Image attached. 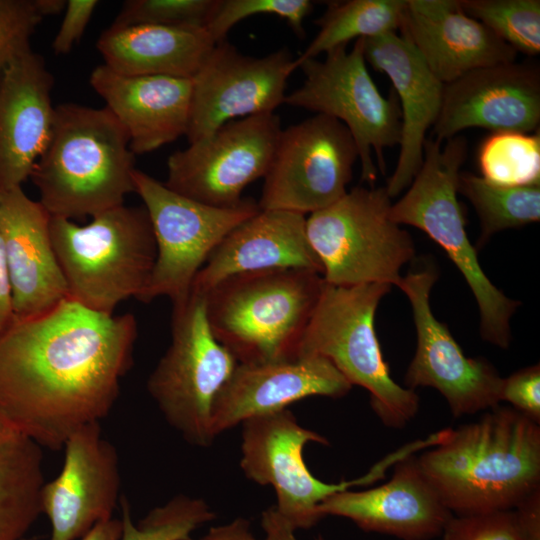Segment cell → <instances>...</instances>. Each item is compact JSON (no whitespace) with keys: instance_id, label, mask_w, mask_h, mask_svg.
Wrapping results in <instances>:
<instances>
[{"instance_id":"5","label":"cell","mask_w":540,"mask_h":540,"mask_svg":"<svg viewBox=\"0 0 540 540\" xmlns=\"http://www.w3.org/2000/svg\"><path fill=\"white\" fill-rule=\"evenodd\" d=\"M467 156V141L457 135L442 142L426 139L422 165L407 192L391 206L397 224L416 227L446 252L468 284L478 306L480 336L507 349L510 320L520 302L500 291L480 266L476 248L469 241L466 219L458 200V178Z\"/></svg>"},{"instance_id":"14","label":"cell","mask_w":540,"mask_h":540,"mask_svg":"<svg viewBox=\"0 0 540 540\" xmlns=\"http://www.w3.org/2000/svg\"><path fill=\"white\" fill-rule=\"evenodd\" d=\"M281 131L274 112L227 122L171 154L164 184L210 206H236L246 186L265 177Z\"/></svg>"},{"instance_id":"9","label":"cell","mask_w":540,"mask_h":540,"mask_svg":"<svg viewBox=\"0 0 540 540\" xmlns=\"http://www.w3.org/2000/svg\"><path fill=\"white\" fill-rule=\"evenodd\" d=\"M238 362L214 337L204 296L173 305L171 342L147 380L162 415L189 443L210 446L215 400Z\"/></svg>"},{"instance_id":"19","label":"cell","mask_w":540,"mask_h":540,"mask_svg":"<svg viewBox=\"0 0 540 540\" xmlns=\"http://www.w3.org/2000/svg\"><path fill=\"white\" fill-rule=\"evenodd\" d=\"M352 387L332 362L319 355L238 363L215 400L213 434L217 437L249 418L287 409L307 397L341 398Z\"/></svg>"},{"instance_id":"24","label":"cell","mask_w":540,"mask_h":540,"mask_svg":"<svg viewBox=\"0 0 540 540\" xmlns=\"http://www.w3.org/2000/svg\"><path fill=\"white\" fill-rule=\"evenodd\" d=\"M399 29L444 85L517 57L511 46L464 13L459 0H405Z\"/></svg>"},{"instance_id":"22","label":"cell","mask_w":540,"mask_h":540,"mask_svg":"<svg viewBox=\"0 0 540 540\" xmlns=\"http://www.w3.org/2000/svg\"><path fill=\"white\" fill-rule=\"evenodd\" d=\"M54 78L31 48L17 56L0 79V193L22 184L52 132Z\"/></svg>"},{"instance_id":"40","label":"cell","mask_w":540,"mask_h":540,"mask_svg":"<svg viewBox=\"0 0 540 540\" xmlns=\"http://www.w3.org/2000/svg\"><path fill=\"white\" fill-rule=\"evenodd\" d=\"M529 540H540V489L536 490L515 508Z\"/></svg>"},{"instance_id":"15","label":"cell","mask_w":540,"mask_h":540,"mask_svg":"<svg viewBox=\"0 0 540 540\" xmlns=\"http://www.w3.org/2000/svg\"><path fill=\"white\" fill-rule=\"evenodd\" d=\"M437 278L435 268L427 266L402 277L398 286L411 304L417 337L404 384L411 390L436 389L456 418L492 409L501 403L503 378L487 359L465 356L446 324L434 316L430 293Z\"/></svg>"},{"instance_id":"17","label":"cell","mask_w":540,"mask_h":540,"mask_svg":"<svg viewBox=\"0 0 540 540\" xmlns=\"http://www.w3.org/2000/svg\"><path fill=\"white\" fill-rule=\"evenodd\" d=\"M63 449L60 473L41 488V513L50 522V540H80L112 518L120 499L119 457L100 422L73 432Z\"/></svg>"},{"instance_id":"21","label":"cell","mask_w":540,"mask_h":540,"mask_svg":"<svg viewBox=\"0 0 540 540\" xmlns=\"http://www.w3.org/2000/svg\"><path fill=\"white\" fill-rule=\"evenodd\" d=\"M51 215L22 187L0 193V236L14 319L44 314L68 296L50 234Z\"/></svg>"},{"instance_id":"1","label":"cell","mask_w":540,"mask_h":540,"mask_svg":"<svg viewBox=\"0 0 540 540\" xmlns=\"http://www.w3.org/2000/svg\"><path fill=\"white\" fill-rule=\"evenodd\" d=\"M133 314H106L69 298L13 319L0 334V418L41 448H63L114 407L133 365Z\"/></svg>"},{"instance_id":"32","label":"cell","mask_w":540,"mask_h":540,"mask_svg":"<svg viewBox=\"0 0 540 540\" xmlns=\"http://www.w3.org/2000/svg\"><path fill=\"white\" fill-rule=\"evenodd\" d=\"M120 540H193L192 533L215 519L211 507L200 498L179 494L167 503L150 510L134 523L129 501L120 496Z\"/></svg>"},{"instance_id":"41","label":"cell","mask_w":540,"mask_h":540,"mask_svg":"<svg viewBox=\"0 0 540 540\" xmlns=\"http://www.w3.org/2000/svg\"><path fill=\"white\" fill-rule=\"evenodd\" d=\"M13 319L12 290L0 236V334L10 325Z\"/></svg>"},{"instance_id":"25","label":"cell","mask_w":540,"mask_h":540,"mask_svg":"<svg viewBox=\"0 0 540 540\" xmlns=\"http://www.w3.org/2000/svg\"><path fill=\"white\" fill-rule=\"evenodd\" d=\"M89 81L126 131L135 155L152 152L186 135L191 78L127 76L102 64L93 69Z\"/></svg>"},{"instance_id":"6","label":"cell","mask_w":540,"mask_h":540,"mask_svg":"<svg viewBox=\"0 0 540 540\" xmlns=\"http://www.w3.org/2000/svg\"><path fill=\"white\" fill-rule=\"evenodd\" d=\"M50 234L67 298L114 314L119 303L138 299L145 289L156 260L145 207L122 204L92 216L84 226L51 216Z\"/></svg>"},{"instance_id":"11","label":"cell","mask_w":540,"mask_h":540,"mask_svg":"<svg viewBox=\"0 0 540 540\" xmlns=\"http://www.w3.org/2000/svg\"><path fill=\"white\" fill-rule=\"evenodd\" d=\"M133 182L156 243L155 264L137 300L149 303L165 296L172 305L184 303L209 256L229 232L260 211L258 202L243 199L233 207L210 206L178 194L137 169Z\"/></svg>"},{"instance_id":"35","label":"cell","mask_w":540,"mask_h":540,"mask_svg":"<svg viewBox=\"0 0 540 540\" xmlns=\"http://www.w3.org/2000/svg\"><path fill=\"white\" fill-rule=\"evenodd\" d=\"M312 9L313 2L309 0H217L205 29L218 43L245 18L269 14L283 18L298 37H304L303 23Z\"/></svg>"},{"instance_id":"34","label":"cell","mask_w":540,"mask_h":540,"mask_svg":"<svg viewBox=\"0 0 540 540\" xmlns=\"http://www.w3.org/2000/svg\"><path fill=\"white\" fill-rule=\"evenodd\" d=\"M65 0H0V79L7 66L30 49L42 20L62 12Z\"/></svg>"},{"instance_id":"7","label":"cell","mask_w":540,"mask_h":540,"mask_svg":"<svg viewBox=\"0 0 540 540\" xmlns=\"http://www.w3.org/2000/svg\"><path fill=\"white\" fill-rule=\"evenodd\" d=\"M391 286L381 283L323 288L304 331L298 355L328 359L351 383L370 394V404L390 428L405 427L418 413L419 396L391 377L376 335L375 313Z\"/></svg>"},{"instance_id":"36","label":"cell","mask_w":540,"mask_h":540,"mask_svg":"<svg viewBox=\"0 0 540 540\" xmlns=\"http://www.w3.org/2000/svg\"><path fill=\"white\" fill-rule=\"evenodd\" d=\"M217 0H127L111 26H192L205 28Z\"/></svg>"},{"instance_id":"44","label":"cell","mask_w":540,"mask_h":540,"mask_svg":"<svg viewBox=\"0 0 540 540\" xmlns=\"http://www.w3.org/2000/svg\"><path fill=\"white\" fill-rule=\"evenodd\" d=\"M121 520L111 518L95 525L80 540H120Z\"/></svg>"},{"instance_id":"42","label":"cell","mask_w":540,"mask_h":540,"mask_svg":"<svg viewBox=\"0 0 540 540\" xmlns=\"http://www.w3.org/2000/svg\"><path fill=\"white\" fill-rule=\"evenodd\" d=\"M261 526L265 537L263 540H297L295 529L281 517L274 506L262 512ZM317 540H324L321 536Z\"/></svg>"},{"instance_id":"45","label":"cell","mask_w":540,"mask_h":540,"mask_svg":"<svg viewBox=\"0 0 540 540\" xmlns=\"http://www.w3.org/2000/svg\"><path fill=\"white\" fill-rule=\"evenodd\" d=\"M23 540H35V538H32V539L24 538Z\"/></svg>"},{"instance_id":"3","label":"cell","mask_w":540,"mask_h":540,"mask_svg":"<svg viewBox=\"0 0 540 540\" xmlns=\"http://www.w3.org/2000/svg\"><path fill=\"white\" fill-rule=\"evenodd\" d=\"M134 165L128 135L106 107L65 103L30 178L48 213L72 220L124 204Z\"/></svg>"},{"instance_id":"20","label":"cell","mask_w":540,"mask_h":540,"mask_svg":"<svg viewBox=\"0 0 540 540\" xmlns=\"http://www.w3.org/2000/svg\"><path fill=\"white\" fill-rule=\"evenodd\" d=\"M415 454L399 460L383 485L330 495L318 507L320 516L347 518L366 532L401 540L440 536L453 514L424 475Z\"/></svg>"},{"instance_id":"12","label":"cell","mask_w":540,"mask_h":540,"mask_svg":"<svg viewBox=\"0 0 540 540\" xmlns=\"http://www.w3.org/2000/svg\"><path fill=\"white\" fill-rule=\"evenodd\" d=\"M241 424L243 473L259 485L273 487L274 508L295 530L312 528L322 519L318 507L327 497L352 486L376 482L403 458V452L397 449L360 478L326 483L308 469L303 450L309 442L327 445L328 440L302 427L290 410L252 417Z\"/></svg>"},{"instance_id":"8","label":"cell","mask_w":540,"mask_h":540,"mask_svg":"<svg viewBox=\"0 0 540 540\" xmlns=\"http://www.w3.org/2000/svg\"><path fill=\"white\" fill-rule=\"evenodd\" d=\"M385 187H354L306 219L309 243L324 281L335 286H399L402 267L415 255L410 234L390 216Z\"/></svg>"},{"instance_id":"10","label":"cell","mask_w":540,"mask_h":540,"mask_svg":"<svg viewBox=\"0 0 540 540\" xmlns=\"http://www.w3.org/2000/svg\"><path fill=\"white\" fill-rule=\"evenodd\" d=\"M305 75L303 84L286 95L284 103L339 120L351 133L358 150L361 179L373 186L377 166L385 173L384 151L399 144L401 112L394 91L381 94L367 69L364 38L351 50L337 47L324 60H297Z\"/></svg>"},{"instance_id":"43","label":"cell","mask_w":540,"mask_h":540,"mask_svg":"<svg viewBox=\"0 0 540 540\" xmlns=\"http://www.w3.org/2000/svg\"><path fill=\"white\" fill-rule=\"evenodd\" d=\"M198 540H259L251 532L250 522L242 517L233 521L212 527ZM263 540V539H262Z\"/></svg>"},{"instance_id":"31","label":"cell","mask_w":540,"mask_h":540,"mask_svg":"<svg viewBox=\"0 0 540 540\" xmlns=\"http://www.w3.org/2000/svg\"><path fill=\"white\" fill-rule=\"evenodd\" d=\"M478 166L481 177L495 185H540L539 130L491 133L479 147Z\"/></svg>"},{"instance_id":"2","label":"cell","mask_w":540,"mask_h":540,"mask_svg":"<svg viewBox=\"0 0 540 540\" xmlns=\"http://www.w3.org/2000/svg\"><path fill=\"white\" fill-rule=\"evenodd\" d=\"M417 460L453 515L514 509L540 489V424L498 405Z\"/></svg>"},{"instance_id":"23","label":"cell","mask_w":540,"mask_h":540,"mask_svg":"<svg viewBox=\"0 0 540 540\" xmlns=\"http://www.w3.org/2000/svg\"><path fill=\"white\" fill-rule=\"evenodd\" d=\"M364 57L366 63L390 79L400 107V150L385 187L394 198L411 184L422 165L425 135L439 116L444 84L396 31L364 38Z\"/></svg>"},{"instance_id":"29","label":"cell","mask_w":540,"mask_h":540,"mask_svg":"<svg viewBox=\"0 0 540 540\" xmlns=\"http://www.w3.org/2000/svg\"><path fill=\"white\" fill-rule=\"evenodd\" d=\"M405 0H348L328 4L315 21L319 31L297 60L316 58L352 39L370 38L400 28Z\"/></svg>"},{"instance_id":"16","label":"cell","mask_w":540,"mask_h":540,"mask_svg":"<svg viewBox=\"0 0 540 540\" xmlns=\"http://www.w3.org/2000/svg\"><path fill=\"white\" fill-rule=\"evenodd\" d=\"M287 48L264 57L242 54L225 40L215 44L192 79L186 137L211 135L237 117L273 113L284 103L289 76L297 69Z\"/></svg>"},{"instance_id":"39","label":"cell","mask_w":540,"mask_h":540,"mask_svg":"<svg viewBox=\"0 0 540 540\" xmlns=\"http://www.w3.org/2000/svg\"><path fill=\"white\" fill-rule=\"evenodd\" d=\"M98 4L97 0L66 1L62 22L52 42L55 54L70 53L81 39Z\"/></svg>"},{"instance_id":"33","label":"cell","mask_w":540,"mask_h":540,"mask_svg":"<svg viewBox=\"0 0 540 540\" xmlns=\"http://www.w3.org/2000/svg\"><path fill=\"white\" fill-rule=\"evenodd\" d=\"M459 5L517 53H540L539 0H459Z\"/></svg>"},{"instance_id":"30","label":"cell","mask_w":540,"mask_h":540,"mask_svg":"<svg viewBox=\"0 0 540 540\" xmlns=\"http://www.w3.org/2000/svg\"><path fill=\"white\" fill-rule=\"evenodd\" d=\"M457 189L469 200L479 218L481 233L477 248L495 233L540 219V185L499 186L470 172H460Z\"/></svg>"},{"instance_id":"37","label":"cell","mask_w":540,"mask_h":540,"mask_svg":"<svg viewBox=\"0 0 540 540\" xmlns=\"http://www.w3.org/2000/svg\"><path fill=\"white\" fill-rule=\"evenodd\" d=\"M441 540H529L515 509L452 515Z\"/></svg>"},{"instance_id":"4","label":"cell","mask_w":540,"mask_h":540,"mask_svg":"<svg viewBox=\"0 0 540 540\" xmlns=\"http://www.w3.org/2000/svg\"><path fill=\"white\" fill-rule=\"evenodd\" d=\"M323 277L277 268L232 275L204 296L214 337L240 364L292 358L318 303Z\"/></svg>"},{"instance_id":"27","label":"cell","mask_w":540,"mask_h":540,"mask_svg":"<svg viewBox=\"0 0 540 540\" xmlns=\"http://www.w3.org/2000/svg\"><path fill=\"white\" fill-rule=\"evenodd\" d=\"M205 28L192 26H110L97 49L104 65L127 76L192 78L215 46Z\"/></svg>"},{"instance_id":"18","label":"cell","mask_w":540,"mask_h":540,"mask_svg":"<svg viewBox=\"0 0 540 540\" xmlns=\"http://www.w3.org/2000/svg\"><path fill=\"white\" fill-rule=\"evenodd\" d=\"M539 124V69L514 61L477 68L445 84L432 132L443 142L468 128L533 133Z\"/></svg>"},{"instance_id":"38","label":"cell","mask_w":540,"mask_h":540,"mask_svg":"<svg viewBox=\"0 0 540 540\" xmlns=\"http://www.w3.org/2000/svg\"><path fill=\"white\" fill-rule=\"evenodd\" d=\"M500 401L540 424V366L522 368L503 378Z\"/></svg>"},{"instance_id":"28","label":"cell","mask_w":540,"mask_h":540,"mask_svg":"<svg viewBox=\"0 0 540 540\" xmlns=\"http://www.w3.org/2000/svg\"><path fill=\"white\" fill-rule=\"evenodd\" d=\"M44 484L39 460L0 433V540H23L41 513Z\"/></svg>"},{"instance_id":"13","label":"cell","mask_w":540,"mask_h":540,"mask_svg":"<svg viewBox=\"0 0 540 540\" xmlns=\"http://www.w3.org/2000/svg\"><path fill=\"white\" fill-rule=\"evenodd\" d=\"M357 160L356 143L339 120L316 114L293 124L280 133L258 205L302 215L324 209L347 192Z\"/></svg>"},{"instance_id":"26","label":"cell","mask_w":540,"mask_h":540,"mask_svg":"<svg viewBox=\"0 0 540 540\" xmlns=\"http://www.w3.org/2000/svg\"><path fill=\"white\" fill-rule=\"evenodd\" d=\"M277 268L323 273L307 237L305 215L260 209L220 242L195 277L191 292L204 295L232 275Z\"/></svg>"}]
</instances>
